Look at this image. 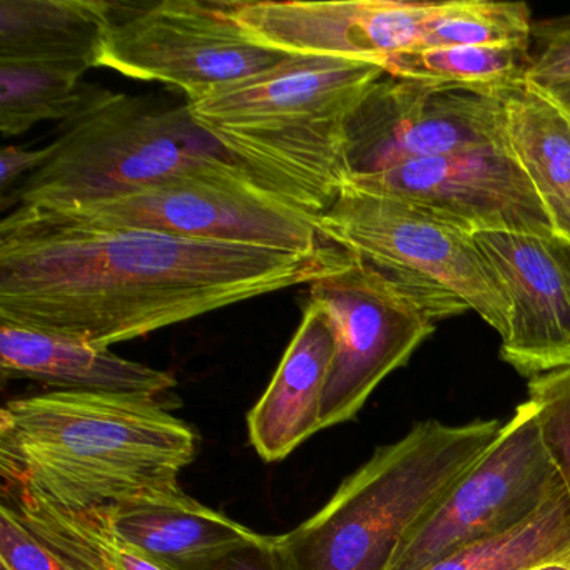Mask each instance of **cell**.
Returning a JSON list of instances; mask_svg holds the SVG:
<instances>
[{
	"label": "cell",
	"mask_w": 570,
	"mask_h": 570,
	"mask_svg": "<svg viewBox=\"0 0 570 570\" xmlns=\"http://www.w3.org/2000/svg\"><path fill=\"white\" fill-rule=\"evenodd\" d=\"M335 342L322 403V430L358 415L376 386L409 362L435 323L355 258L309 285Z\"/></svg>",
	"instance_id": "8fae6325"
},
{
	"label": "cell",
	"mask_w": 570,
	"mask_h": 570,
	"mask_svg": "<svg viewBox=\"0 0 570 570\" xmlns=\"http://www.w3.org/2000/svg\"><path fill=\"white\" fill-rule=\"evenodd\" d=\"M119 540L165 570H203L262 533L186 495L181 487L106 507Z\"/></svg>",
	"instance_id": "9a60e30c"
},
{
	"label": "cell",
	"mask_w": 570,
	"mask_h": 570,
	"mask_svg": "<svg viewBox=\"0 0 570 570\" xmlns=\"http://www.w3.org/2000/svg\"><path fill=\"white\" fill-rule=\"evenodd\" d=\"M198 435L159 399L55 390L0 410V475L59 502L111 507L179 487Z\"/></svg>",
	"instance_id": "7a4b0ae2"
},
{
	"label": "cell",
	"mask_w": 570,
	"mask_h": 570,
	"mask_svg": "<svg viewBox=\"0 0 570 570\" xmlns=\"http://www.w3.org/2000/svg\"><path fill=\"white\" fill-rule=\"evenodd\" d=\"M288 55L253 41L225 0L111 2L101 68L181 89L186 99L275 68Z\"/></svg>",
	"instance_id": "ba28073f"
},
{
	"label": "cell",
	"mask_w": 570,
	"mask_h": 570,
	"mask_svg": "<svg viewBox=\"0 0 570 570\" xmlns=\"http://www.w3.org/2000/svg\"><path fill=\"white\" fill-rule=\"evenodd\" d=\"M353 262L333 243L283 252L16 206L0 222V322L109 348Z\"/></svg>",
	"instance_id": "6da1fadb"
},
{
	"label": "cell",
	"mask_w": 570,
	"mask_h": 570,
	"mask_svg": "<svg viewBox=\"0 0 570 570\" xmlns=\"http://www.w3.org/2000/svg\"><path fill=\"white\" fill-rule=\"evenodd\" d=\"M529 570H570V559L542 563V566H537Z\"/></svg>",
	"instance_id": "4dcf8cb0"
},
{
	"label": "cell",
	"mask_w": 570,
	"mask_h": 570,
	"mask_svg": "<svg viewBox=\"0 0 570 570\" xmlns=\"http://www.w3.org/2000/svg\"><path fill=\"white\" fill-rule=\"evenodd\" d=\"M203 570H286L276 537L263 535L259 542L242 547Z\"/></svg>",
	"instance_id": "83f0119b"
},
{
	"label": "cell",
	"mask_w": 570,
	"mask_h": 570,
	"mask_svg": "<svg viewBox=\"0 0 570 570\" xmlns=\"http://www.w3.org/2000/svg\"><path fill=\"white\" fill-rule=\"evenodd\" d=\"M39 209L92 225L153 229L181 238L283 252L312 253L330 245L315 216L263 188L238 163L173 176L89 205Z\"/></svg>",
	"instance_id": "52a82bcc"
},
{
	"label": "cell",
	"mask_w": 570,
	"mask_h": 570,
	"mask_svg": "<svg viewBox=\"0 0 570 570\" xmlns=\"http://www.w3.org/2000/svg\"><path fill=\"white\" fill-rule=\"evenodd\" d=\"M500 420L415 423L379 446L302 525L278 535L286 570H389L412 530L489 450Z\"/></svg>",
	"instance_id": "277c9868"
},
{
	"label": "cell",
	"mask_w": 570,
	"mask_h": 570,
	"mask_svg": "<svg viewBox=\"0 0 570 570\" xmlns=\"http://www.w3.org/2000/svg\"><path fill=\"white\" fill-rule=\"evenodd\" d=\"M499 96L507 148L532 183L553 233L570 242V115L529 81Z\"/></svg>",
	"instance_id": "d6986e66"
},
{
	"label": "cell",
	"mask_w": 570,
	"mask_h": 570,
	"mask_svg": "<svg viewBox=\"0 0 570 570\" xmlns=\"http://www.w3.org/2000/svg\"><path fill=\"white\" fill-rule=\"evenodd\" d=\"M570 559V499L563 487L509 532L489 537L446 553L423 570H529Z\"/></svg>",
	"instance_id": "44dd1931"
},
{
	"label": "cell",
	"mask_w": 570,
	"mask_h": 570,
	"mask_svg": "<svg viewBox=\"0 0 570 570\" xmlns=\"http://www.w3.org/2000/svg\"><path fill=\"white\" fill-rule=\"evenodd\" d=\"M529 400L570 499V366L530 380Z\"/></svg>",
	"instance_id": "d4e9b609"
},
{
	"label": "cell",
	"mask_w": 570,
	"mask_h": 570,
	"mask_svg": "<svg viewBox=\"0 0 570 570\" xmlns=\"http://www.w3.org/2000/svg\"><path fill=\"white\" fill-rule=\"evenodd\" d=\"M335 355L332 330L312 303L275 376L248 413L249 442L266 462H278L322 430V403Z\"/></svg>",
	"instance_id": "2e32d148"
},
{
	"label": "cell",
	"mask_w": 570,
	"mask_h": 570,
	"mask_svg": "<svg viewBox=\"0 0 570 570\" xmlns=\"http://www.w3.org/2000/svg\"><path fill=\"white\" fill-rule=\"evenodd\" d=\"M559 483L535 405L527 399L489 450L406 537L389 570H423L460 547L515 529Z\"/></svg>",
	"instance_id": "9c48e42d"
},
{
	"label": "cell",
	"mask_w": 570,
	"mask_h": 570,
	"mask_svg": "<svg viewBox=\"0 0 570 570\" xmlns=\"http://www.w3.org/2000/svg\"><path fill=\"white\" fill-rule=\"evenodd\" d=\"M2 482V503L71 569L165 570L115 535L106 507L69 505L29 483Z\"/></svg>",
	"instance_id": "ffe728a7"
},
{
	"label": "cell",
	"mask_w": 570,
	"mask_h": 570,
	"mask_svg": "<svg viewBox=\"0 0 570 570\" xmlns=\"http://www.w3.org/2000/svg\"><path fill=\"white\" fill-rule=\"evenodd\" d=\"M527 81L540 89L570 81V14L533 22Z\"/></svg>",
	"instance_id": "484cf974"
},
{
	"label": "cell",
	"mask_w": 570,
	"mask_h": 570,
	"mask_svg": "<svg viewBox=\"0 0 570 570\" xmlns=\"http://www.w3.org/2000/svg\"><path fill=\"white\" fill-rule=\"evenodd\" d=\"M386 75L435 85L499 92L527 81L530 48L520 46H455L412 49L386 59Z\"/></svg>",
	"instance_id": "7402d4cb"
},
{
	"label": "cell",
	"mask_w": 570,
	"mask_h": 570,
	"mask_svg": "<svg viewBox=\"0 0 570 570\" xmlns=\"http://www.w3.org/2000/svg\"><path fill=\"white\" fill-rule=\"evenodd\" d=\"M532 31L530 8L523 2L445 0L436 2L415 49L455 46L530 48Z\"/></svg>",
	"instance_id": "cb8c5ba5"
},
{
	"label": "cell",
	"mask_w": 570,
	"mask_h": 570,
	"mask_svg": "<svg viewBox=\"0 0 570 570\" xmlns=\"http://www.w3.org/2000/svg\"><path fill=\"white\" fill-rule=\"evenodd\" d=\"M111 2L0 0V61L39 62L86 72L101 68Z\"/></svg>",
	"instance_id": "ac0fdd59"
},
{
	"label": "cell",
	"mask_w": 570,
	"mask_h": 570,
	"mask_svg": "<svg viewBox=\"0 0 570 570\" xmlns=\"http://www.w3.org/2000/svg\"><path fill=\"white\" fill-rule=\"evenodd\" d=\"M82 78L61 66L0 61V132L12 138L39 122L68 121L85 102Z\"/></svg>",
	"instance_id": "603a6c76"
},
{
	"label": "cell",
	"mask_w": 570,
	"mask_h": 570,
	"mask_svg": "<svg viewBox=\"0 0 570 570\" xmlns=\"http://www.w3.org/2000/svg\"><path fill=\"white\" fill-rule=\"evenodd\" d=\"M563 111L570 115V81L562 85L552 86V88L543 89Z\"/></svg>",
	"instance_id": "f546056e"
},
{
	"label": "cell",
	"mask_w": 570,
	"mask_h": 570,
	"mask_svg": "<svg viewBox=\"0 0 570 570\" xmlns=\"http://www.w3.org/2000/svg\"><path fill=\"white\" fill-rule=\"evenodd\" d=\"M2 380H35L69 392L159 399L171 392V373L121 358L109 348L24 326H0Z\"/></svg>",
	"instance_id": "e0dca14e"
},
{
	"label": "cell",
	"mask_w": 570,
	"mask_h": 570,
	"mask_svg": "<svg viewBox=\"0 0 570 570\" xmlns=\"http://www.w3.org/2000/svg\"><path fill=\"white\" fill-rule=\"evenodd\" d=\"M385 75L362 59L288 56L186 105L258 185L318 218L350 181L346 122Z\"/></svg>",
	"instance_id": "3957f363"
},
{
	"label": "cell",
	"mask_w": 570,
	"mask_h": 570,
	"mask_svg": "<svg viewBox=\"0 0 570 570\" xmlns=\"http://www.w3.org/2000/svg\"><path fill=\"white\" fill-rule=\"evenodd\" d=\"M316 223L326 242L379 273L430 322L475 312L502 340L509 335V299L473 236L352 185Z\"/></svg>",
	"instance_id": "8992f818"
},
{
	"label": "cell",
	"mask_w": 570,
	"mask_h": 570,
	"mask_svg": "<svg viewBox=\"0 0 570 570\" xmlns=\"http://www.w3.org/2000/svg\"><path fill=\"white\" fill-rule=\"evenodd\" d=\"M473 238L509 299L503 362L529 380L570 366L569 239L556 233H479Z\"/></svg>",
	"instance_id": "5bb4252c"
},
{
	"label": "cell",
	"mask_w": 570,
	"mask_h": 570,
	"mask_svg": "<svg viewBox=\"0 0 570 570\" xmlns=\"http://www.w3.org/2000/svg\"><path fill=\"white\" fill-rule=\"evenodd\" d=\"M507 145L499 92L385 75L346 122L350 178Z\"/></svg>",
	"instance_id": "30bf717a"
},
{
	"label": "cell",
	"mask_w": 570,
	"mask_h": 570,
	"mask_svg": "<svg viewBox=\"0 0 570 570\" xmlns=\"http://www.w3.org/2000/svg\"><path fill=\"white\" fill-rule=\"evenodd\" d=\"M0 570H8L4 566H0Z\"/></svg>",
	"instance_id": "1f68e13d"
},
{
	"label": "cell",
	"mask_w": 570,
	"mask_h": 570,
	"mask_svg": "<svg viewBox=\"0 0 570 570\" xmlns=\"http://www.w3.org/2000/svg\"><path fill=\"white\" fill-rule=\"evenodd\" d=\"M0 566L8 570H71L6 503H0Z\"/></svg>",
	"instance_id": "4316f807"
},
{
	"label": "cell",
	"mask_w": 570,
	"mask_h": 570,
	"mask_svg": "<svg viewBox=\"0 0 570 570\" xmlns=\"http://www.w3.org/2000/svg\"><path fill=\"white\" fill-rule=\"evenodd\" d=\"M348 185L409 203L453 228L479 233L552 235L549 215L507 145L406 163Z\"/></svg>",
	"instance_id": "7c38bea8"
},
{
	"label": "cell",
	"mask_w": 570,
	"mask_h": 570,
	"mask_svg": "<svg viewBox=\"0 0 570 570\" xmlns=\"http://www.w3.org/2000/svg\"><path fill=\"white\" fill-rule=\"evenodd\" d=\"M48 161L12 195L18 206L72 208L173 176L236 163L189 112L116 92H86Z\"/></svg>",
	"instance_id": "5b68a950"
},
{
	"label": "cell",
	"mask_w": 570,
	"mask_h": 570,
	"mask_svg": "<svg viewBox=\"0 0 570 570\" xmlns=\"http://www.w3.org/2000/svg\"><path fill=\"white\" fill-rule=\"evenodd\" d=\"M436 2H226L233 21L259 46L288 56L362 59L385 65L412 51Z\"/></svg>",
	"instance_id": "4fadbf2b"
},
{
	"label": "cell",
	"mask_w": 570,
	"mask_h": 570,
	"mask_svg": "<svg viewBox=\"0 0 570 570\" xmlns=\"http://www.w3.org/2000/svg\"><path fill=\"white\" fill-rule=\"evenodd\" d=\"M51 145L42 149H22L19 146H6L0 155V191H2V202L9 198V191L14 188L16 183L24 176H31L38 171L49 156H51Z\"/></svg>",
	"instance_id": "f1b7e54d"
}]
</instances>
